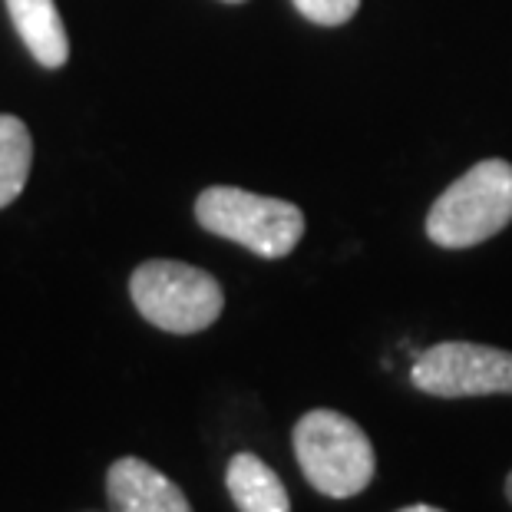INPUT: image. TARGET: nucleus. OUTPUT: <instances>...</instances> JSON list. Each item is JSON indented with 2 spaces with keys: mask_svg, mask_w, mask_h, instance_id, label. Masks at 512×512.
Here are the masks:
<instances>
[{
  "mask_svg": "<svg viewBox=\"0 0 512 512\" xmlns=\"http://www.w3.org/2000/svg\"><path fill=\"white\" fill-rule=\"evenodd\" d=\"M294 456L304 479L328 499H354L377 473L374 443L337 410H311L294 423Z\"/></svg>",
  "mask_w": 512,
  "mask_h": 512,
  "instance_id": "f257e3e1",
  "label": "nucleus"
},
{
  "mask_svg": "<svg viewBox=\"0 0 512 512\" xmlns=\"http://www.w3.org/2000/svg\"><path fill=\"white\" fill-rule=\"evenodd\" d=\"M512 222V162L483 159L446 189L427 215V238L440 248H473Z\"/></svg>",
  "mask_w": 512,
  "mask_h": 512,
  "instance_id": "f03ea898",
  "label": "nucleus"
},
{
  "mask_svg": "<svg viewBox=\"0 0 512 512\" xmlns=\"http://www.w3.org/2000/svg\"><path fill=\"white\" fill-rule=\"evenodd\" d=\"M195 219L205 232L228 238L258 258H285L304 235V212L294 202L255 195L235 185H212L195 199Z\"/></svg>",
  "mask_w": 512,
  "mask_h": 512,
  "instance_id": "7ed1b4c3",
  "label": "nucleus"
},
{
  "mask_svg": "<svg viewBox=\"0 0 512 512\" xmlns=\"http://www.w3.org/2000/svg\"><path fill=\"white\" fill-rule=\"evenodd\" d=\"M136 311L159 331L199 334L222 318L225 291L205 268L172 258L143 261L129 278Z\"/></svg>",
  "mask_w": 512,
  "mask_h": 512,
  "instance_id": "20e7f679",
  "label": "nucleus"
},
{
  "mask_svg": "<svg viewBox=\"0 0 512 512\" xmlns=\"http://www.w3.org/2000/svg\"><path fill=\"white\" fill-rule=\"evenodd\" d=\"M410 380L417 390L440 400L512 397V351L473 341H443L417 357Z\"/></svg>",
  "mask_w": 512,
  "mask_h": 512,
  "instance_id": "39448f33",
  "label": "nucleus"
},
{
  "mask_svg": "<svg viewBox=\"0 0 512 512\" xmlns=\"http://www.w3.org/2000/svg\"><path fill=\"white\" fill-rule=\"evenodd\" d=\"M106 496L116 512H192L182 489L139 456H123L110 466Z\"/></svg>",
  "mask_w": 512,
  "mask_h": 512,
  "instance_id": "423d86ee",
  "label": "nucleus"
},
{
  "mask_svg": "<svg viewBox=\"0 0 512 512\" xmlns=\"http://www.w3.org/2000/svg\"><path fill=\"white\" fill-rule=\"evenodd\" d=\"M7 10L24 47L34 53L40 67L60 70L70 60V37L53 0H7Z\"/></svg>",
  "mask_w": 512,
  "mask_h": 512,
  "instance_id": "0eeeda50",
  "label": "nucleus"
},
{
  "mask_svg": "<svg viewBox=\"0 0 512 512\" xmlns=\"http://www.w3.org/2000/svg\"><path fill=\"white\" fill-rule=\"evenodd\" d=\"M225 486L238 512H291V499L281 476L248 450L228 460Z\"/></svg>",
  "mask_w": 512,
  "mask_h": 512,
  "instance_id": "6e6552de",
  "label": "nucleus"
},
{
  "mask_svg": "<svg viewBox=\"0 0 512 512\" xmlns=\"http://www.w3.org/2000/svg\"><path fill=\"white\" fill-rule=\"evenodd\" d=\"M30 166H34V139L24 119L0 116V209L24 192Z\"/></svg>",
  "mask_w": 512,
  "mask_h": 512,
  "instance_id": "1a4fd4ad",
  "label": "nucleus"
},
{
  "mask_svg": "<svg viewBox=\"0 0 512 512\" xmlns=\"http://www.w3.org/2000/svg\"><path fill=\"white\" fill-rule=\"evenodd\" d=\"M291 4L318 27H341L361 10V0H291Z\"/></svg>",
  "mask_w": 512,
  "mask_h": 512,
  "instance_id": "9d476101",
  "label": "nucleus"
},
{
  "mask_svg": "<svg viewBox=\"0 0 512 512\" xmlns=\"http://www.w3.org/2000/svg\"><path fill=\"white\" fill-rule=\"evenodd\" d=\"M397 512H446V509H440V506H427V503H417V506H403V509H397Z\"/></svg>",
  "mask_w": 512,
  "mask_h": 512,
  "instance_id": "9b49d317",
  "label": "nucleus"
},
{
  "mask_svg": "<svg viewBox=\"0 0 512 512\" xmlns=\"http://www.w3.org/2000/svg\"><path fill=\"white\" fill-rule=\"evenodd\" d=\"M506 499H509V506H512V473L506 476Z\"/></svg>",
  "mask_w": 512,
  "mask_h": 512,
  "instance_id": "f8f14e48",
  "label": "nucleus"
},
{
  "mask_svg": "<svg viewBox=\"0 0 512 512\" xmlns=\"http://www.w3.org/2000/svg\"><path fill=\"white\" fill-rule=\"evenodd\" d=\"M222 4H245V0H222Z\"/></svg>",
  "mask_w": 512,
  "mask_h": 512,
  "instance_id": "ddd939ff",
  "label": "nucleus"
}]
</instances>
